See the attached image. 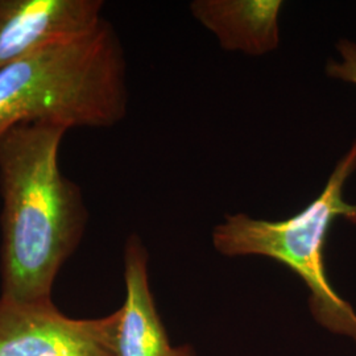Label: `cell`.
<instances>
[{"instance_id":"1","label":"cell","mask_w":356,"mask_h":356,"mask_svg":"<svg viewBox=\"0 0 356 356\" xmlns=\"http://www.w3.org/2000/svg\"><path fill=\"white\" fill-rule=\"evenodd\" d=\"M66 131L26 122L0 135L1 298L53 301L56 277L83 236V195L58 166Z\"/></svg>"},{"instance_id":"2","label":"cell","mask_w":356,"mask_h":356,"mask_svg":"<svg viewBox=\"0 0 356 356\" xmlns=\"http://www.w3.org/2000/svg\"><path fill=\"white\" fill-rule=\"evenodd\" d=\"M126 58L104 17L0 70V135L19 123L111 127L127 115Z\"/></svg>"},{"instance_id":"3","label":"cell","mask_w":356,"mask_h":356,"mask_svg":"<svg viewBox=\"0 0 356 356\" xmlns=\"http://www.w3.org/2000/svg\"><path fill=\"white\" fill-rule=\"evenodd\" d=\"M356 170V140L331 172L323 191L298 214L285 220L226 216L213 231L216 251L225 256L257 254L289 268L310 291V309L323 327L356 341V313L331 286L325 267V243L338 216L354 204L344 201L347 179Z\"/></svg>"},{"instance_id":"4","label":"cell","mask_w":356,"mask_h":356,"mask_svg":"<svg viewBox=\"0 0 356 356\" xmlns=\"http://www.w3.org/2000/svg\"><path fill=\"white\" fill-rule=\"evenodd\" d=\"M119 312L95 319L65 316L51 302L0 297V356H118Z\"/></svg>"},{"instance_id":"5","label":"cell","mask_w":356,"mask_h":356,"mask_svg":"<svg viewBox=\"0 0 356 356\" xmlns=\"http://www.w3.org/2000/svg\"><path fill=\"white\" fill-rule=\"evenodd\" d=\"M102 0H0V70L103 20Z\"/></svg>"},{"instance_id":"6","label":"cell","mask_w":356,"mask_h":356,"mask_svg":"<svg viewBox=\"0 0 356 356\" xmlns=\"http://www.w3.org/2000/svg\"><path fill=\"white\" fill-rule=\"evenodd\" d=\"M124 281L126 300L118 310V356H194L189 346L170 344L149 286L148 252L136 235L126 244Z\"/></svg>"},{"instance_id":"7","label":"cell","mask_w":356,"mask_h":356,"mask_svg":"<svg viewBox=\"0 0 356 356\" xmlns=\"http://www.w3.org/2000/svg\"><path fill=\"white\" fill-rule=\"evenodd\" d=\"M280 0H198L191 10L226 51L263 56L279 47Z\"/></svg>"},{"instance_id":"8","label":"cell","mask_w":356,"mask_h":356,"mask_svg":"<svg viewBox=\"0 0 356 356\" xmlns=\"http://www.w3.org/2000/svg\"><path fill=\"white\" fill-rule=\"evenodd\" d=\"M337 51H338L339 60H329V63L326 65L327 76L342 82L353 83L356 86L355 42L347 38H342L337 45ZM347 220L356 225V204H354V210L348 216Z\"/></svg>"}]
</instances>
